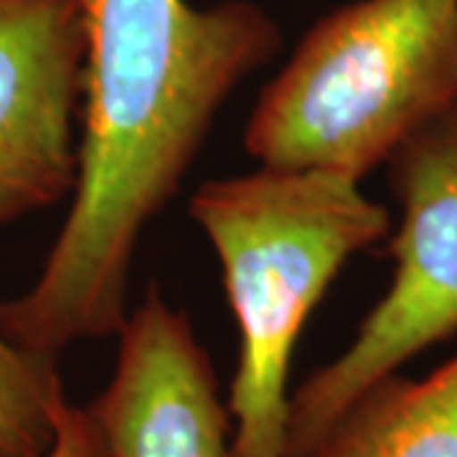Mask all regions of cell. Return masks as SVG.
Returning a JSON list of instances; mask_svg holds the SVG:
<instances>
[{"label": "cell", "mask_w": 457, "mask_h": 457, "mask_svg": "<svg viewBox=\"0 0 457 457\" xmlns=\"http://www.w3.org/2000/svg\"><path fill=\"white\" fill-rule=\"evenodd\" d=\"M312 457H457V356L425 378L376 381Z\"/></svg>", "instance_id": "52a82bcc"}, {"label": "cell", "mask_w": 457, "mask_h": 457, "mask_svg": "<svg viewBox=\"0 0 457 457\" xmlns=\"http://www.w3.org/2000/svg\"><path fill=\"white\" fill-rule=\"evenodd\" d=\"M82 5L74 201L31 290L0 300V330L49 359L122 330L143 231L179 194L228 95L282 44L278 23L246 0Z\"/></svg>", "instance_id": "6da1fadb"}, {"label": "cell", "mask_w": 457, "mask_h": 457, "mask_svg": "<svg viewBox=\"0 0 457 457\" xmlns=\"http://www.w3.org/2000/svg\"><path fill=\"white\" fill-rule=\"evenodd\" d=\"M399 204L394 278L356 338L293 394L285 457H312L343 411L376 381L457 330V104L389 158Z\"/></svg>", "instance_id": "277c9868"}, {"label": "cell", "mask_w": 457, "mask_h": 457, "mask_svg": "<svg viewBox=\"0 0 457 457\" xmlns=\"http://www.w3.org/2000/svg\"><path fill=\"white\" fill-rule=\"evenodd\" d=\"M457 104V0H356L323 16L245 130L262 168L361 180Z\"/></svg>", "instance_id": "3957f363"}, {"label": "cell", "mask_w": 457, "mask_h": 457, "mask_svg": "<svg viewBox=\"0 0 457 457\" xmlns=\"http://www.w3.org/2000/svg\"><path fill=\"white\" fill-rule=\"evenodd\" d=\"M44 457H110L95 417L62 396L54 409V437Z\"/></svg>", "instance_id": "9c48e42d"}, {"label": "cell", "mask_w": 457, "mask_h": 457, "mask_svg": "<svg viewBox=\"0 0 457 457\" xmlns=\"http://www.w3.org/2000/svg\"><path fill=\"white\" fill-rule=\"evenodd\" d=\"M89 404L110 457H231V417L191 320L147 287Z\"/></svg>", "instance_id": "8992f818"}, {"label": "cell", "mask_w": 457, "mask_h": 457, "mask_svg": "<svg viewBox=\"0 0 457 457\" xmlns=\"http://www.w3.org/2000/svg\"><path fill=\"white\" fill-rule=\"evenodd\" d=\"M191 219L219 254L239 328L231 457H285L300 333L343 264L389 234V212L351 176L260 165L201 183Z\"/></svg>", "instance_id": "7a4b0ae2"}, {"label": "cell", "mask_w": 457, "mask_h": 457, "mask_svg": "<svg viewBox=\"0 0 457 457\" xmlns=\"http://www.w3.org/2000/svg\"><path fill=\"white\" fill-rule=\"evenodd\" d=\"M64 396L56 359L21 348L0 330V457H44Z\"/></svg>", "instance_id": "ba28073f"}, {"label": "cell", "mask_w": 457, "mask_h": 457, "mask_svg": "<svg viewBox=\"0 0 457 457\" xmlns=\"http://www.w3.org/2000/svg\"><path fill=\"white\" fill-rule=\"evenodd\" d=\"M84 51L82 0H0V227L74 191Z\"/></svg>", "instance_id": "5b68a950"}]
</instances>
